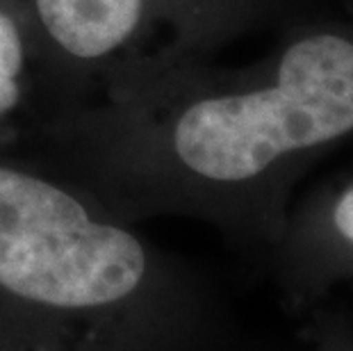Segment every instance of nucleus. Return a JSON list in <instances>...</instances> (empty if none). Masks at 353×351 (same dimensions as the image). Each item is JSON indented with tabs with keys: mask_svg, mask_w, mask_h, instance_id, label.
I'll list each match as a JSON object with an SVG mask.
<instances>
[{
	"mask_svg": "<svg viewBox=\"0 0 353 351\" xmlns=\"http://www.w3.org/2000/svg\"><path fill=\"white\" fill-rule=\"evenodd\" d=\"M310 351H353V319L349 312H324L312 328Z\"/></svg>",
	"mask_w": 353,
	"mask_h": 351,
	"instance_id": "39448f33",
	"label": "nucleus"
},
{
	"mask_svg": "<svg viewBox=\"0 0 353 351\" xmlns=\"http://www.w3.org/2000/svg\"><path fill=\"white\" fill-rule=\"evenodd\" d=\"M41 117L121 101L212 55L299 0H17ZM32 123V126H34Z\"/></svg>",
	"mask_w": 353,
	"mask_h": 351,
	"instance_id": "f03ea898",
	"label": "nucleus"
},
{
	"mask_svg": "<svg viewBox=\"0 0 353 351\" xmlns=\"http://www.w3.org/2000/svg\"><path fill=\"white\" fill-rule=\"evenodd\" d=\"M272 249L281 281L299 301L353 283V167L290 208Z\"/></svg>",
	"mask_w": 353,
	"mask_h": 351,
	"instance_id": "7ed1b4c3",
	"label": "nucleus"
},
{
	"mask_svg": "<svg viewBox=\"0 0 353 351\" xmlns=\"http://www.w3.org/2000/svg\"><path fill=\"white\" fill-rule=\"evenodd\" d=\"M19 141L110 205L194 214L272 246L294 185L353 144V5L292 21L251 64H190L128 99L43 119Z\"/></svg>",
	"mask_w": 353,
	"mask_h": 351,
	"instance_id": "f257e3e1",
	"label": "nucleus"
},
{
	"mask_svg": "<svg viewBox=\"0 0 353 351\" xmlns=\"http://www.w3.org/2000/svg\"><path fill=\"white\" fill-rule=\"evenodd\" d=\"M344 5H353V0H342Z\"/></svg>",
	"mask_w": 353,
	"mask_h": 351,
	"instance_id": "423d86ee",
	"label": "nucleus"
},
{
	"mask_svg": "<svg viewBox=\"0 0 353 351\" xmlns=\"http://www.w3.org/2000/svg\"><path fill=\"white\" fill-rule=\"evenodd\" d=\"M41 117L34 46L17 0H0V148Z\"/></svg>",
	"mask_w": 353,
	"mask_h": 351,
	"instance_id": "20e7f679",
	"label": "nucleus"
}]
</instances>
